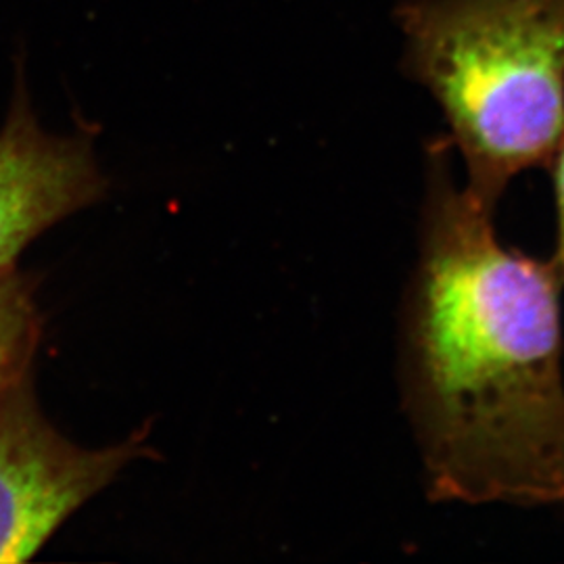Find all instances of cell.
<instances>
[{
    "instance_id": "277c9868",
    "label": "cell",
    "mask_w": 564,
    "mask_h": 564,
    "mask_svg": "<svg viewBox=\"0 0 564 564\" xmlns=\"http://www.w3.org/2000/svg\"><path fill=\"white\" fill-rule=\"evenodd\" d=\"M107 181L86 132L57 137L36 118L18 65L15 93L0 128V274L63 218L101 202Z\"/></svg>"
},
{
    "instance_id": "7a4b0ae2",
    "label": "cell",
    "mask_w": 564,
    "mask_h": 564,
    "mask_svg": "<svg viewBox=\"0 0 564 564\" xmlns=\"http://www.w3.org/2000/svg\"><path fill=\"white\" fill-rule=\"evenodd\" d=\"M398 20L405 72L440 105L464 188L496 209L563 142L564 0H408Z\"/></svg>"
},
{
    "instance_id": "3957f363",
    "label": "cell",
    "mask_w": 564,
    "mask_h": 564,
    "mask_svg": "<svg viewBox=\"0 0 564 564\" xmlns=\"http://www.w3.org/2000/svg\"><path fill=\"white\" fill-rule=\"evenodd\" d=\"M151 456L144 433L105 449L69 442L42 414L32 375L0 398V564L30 561L82 505Z\"/></svg>"
},
{
    "instance_id": "8992f818",
    "label": "cell",
    "mask_w": 564,
    "mask_h": 564,
    "mask_svg": "<svg viewBox=\"0 0 564 564\" xmlns=\"http://www.w3.org/2000/svg\"><path fill=\"white\" fill-rule=\"evenodd\" d=\"M554 174V205H556V247L550 262L564 281V137L554 160L550 163Z\"/></svg>"
},
{
    "instance_id": "6da1fadb",
    "label": "cell",
    "mask_w": 564,
    "mask_h": 564,
    "mask_svg": "<svg viewBox=\"0 0 564 564\" xmlns=\"http://www.w3.org/2000/svg\"><path fill=\"white\" fill-rule=\"evenodd\" d=\"M426 163L402 364L429 498L564 510V281L498 237L445 141Z\"/></svg>"
},
{
    "instance_id": "5b68a950",
    "label": "cell",
    "mask_w": 564,
    "mask_h": 564,
    "mask_svg": "<svg viewBox=\"0 0 564 564\" xmlns=\"http://www.w3.org/2000/svg\"><path fill=\"white\" fill-rule=\"evenodd\" d=\"M36 286L18 265L0 274V398L32 375L42 333Z\"/></svg>"
}]
</instances>
